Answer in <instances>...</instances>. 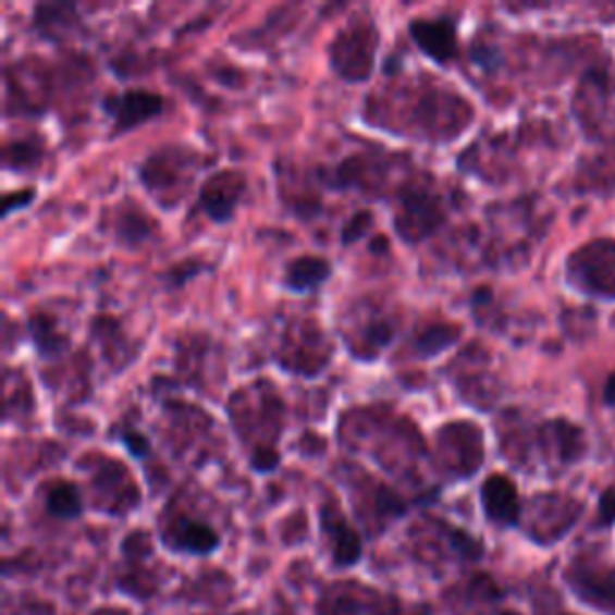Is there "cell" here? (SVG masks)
<instances>
[{
  "label": "cell",
  "instance_id": "18",
  "mask_svg": "<svg viewBox=\"0 0 615 615\" xmlns=\"http://www.w3.org/2000/svg\"><path fill=\"white\" fill-rule=\"evenodd\" d=\"M250 467L258 473H270L276 467H280V452H276L272 445H260L253 450L250 457Z\"/></svg>",
  "mask_w": 615,
  "mask_h": 615
},
{
  "label": "cell",
  "instance_id": "19",
  "mask_svg": "<svg viewBox=\"0 0 615 615\" xmlns=\"http://www.w3.org/2000/svg\"><path fill=\"white\" fill-rule=\"evenodd\" d=\"M373 226V214H370L368 210H361V212H356L349 222L344 224V234H342V241L344 243H356L358 238H361L366 234V229Z\"/></svg>",
  "mask_w": 615,
  "mask_h": 615
},
{
  "label": "cell",
  "instance_id": "16",
  "mask_svg": "<svg viewBox=\"0 0 615 615\" xmlns=\"http://www.w3.org/2000/svg\"><path fill=\"white\" fill-rule=\"evenodd\" d=\"M115 234L125 243V246H137L152 234V222L143 214V210H123L115 222Z\"/></svg>",
  "mask_w": 615,
  "mask_h": 615
},
{
  "label": "cell",
  "instance_id": "5",
  "mask_svg": "<svg viewBox=\"0 0 615 615\" xmlns=\"http://www.w3.org/2000/svg\"><path fill=\"white\" fill-rule=\"evenodd\" d=\"M246 176L236 169L214 171L212 176H207V181L200 185V207L212 222L226 224L231 222V217H234L241 197L246 193Z\"/></svg>",
  "mask_w": 615,
  "mask_h": 615
},
{
  "label": "cell",
  "instance_id": "14",
  "mask_svg": "<svg viewBox=\"0 0 615 615\" xmlns=\"http://www.w3.org/2000/svg\"><path fill=\"white\" fill-rule=\"evenodd\" d=\"M83 495L73 483L58 481L46 493V509L58 519H75L83 515Z\"/></svg>",
  "mask_w": 615,
  "mask_h": 615
},
{
  "label": "cell",
  "instance_id": "20",
  "mask_svg": "<svg viewBox=\"0 0 615 615\" xmlns=\"http://www.w3.org/2000/svg\"><path fill=\"white\" fill-rule=\"evenodd\" d=\"M34 197H37V193H34V188L5 193L3 207H0V212H3V217H10V214L17 212V210H25V207H29V205L34 202Z\"/></svg>",
  "mask_w": 615,
  "mask_h": 615
},
{
  "label": "cell",
  "instance_id": "15",
  "mask_svg": "<svg viewBox=\"0 0 615 615\" xmlns=\"http://www.w3.org/2000/svg\"><path fill=\"white\" fill-rule=\"evenodd\" d=\"M457 340H459V330L455 324H431V328L416 336L414 352L421 358H433L438 354H443L447 346H452Z\"/></svg>",
  "mask_w": 615,
  "mask_h": 615
},
{
  "label": "cell",
  "instance_id": "3",
  "mask_svg": "<svg viewBox=\"0 0 615 615\" xmlns=\"http://www.w3.org/2000/svg\"><path fill=\"white\" fill-rule=\"evenodd\" d=\"M103 111L111 115L113 135H125L133 127H140L147 121L157 119L164 111V99L149 89H127L121 95H109L101 101Z\"/></svg>",
  "mask_w": 615,
  "mask_h": 615
},
{
  "label": "cell",
  "instance_id": "23",
  "mask_svg": "<svg viewBox=\"0 0 615 615\" xmlns=\"http://www.w3.org/2000/svg\"><path fill=\"white\" fill-rule=\"evenodd\" d=\"M603 399H606L608 406H615V373L606 382V392H603Z\"/></svg>",
  "mask_w": 615,
  "mask_h": 615
},
{
  "label": "cell",
  "instance_id": "9",
  "mask_svg": "<svg viewBox=\"0 0 615 615\" xmlns=\"http://www.w3.org/2000/svg\"><path fill=\"white\" fill-rule=\"evenodd\" d=\"M167 543L171 549L195 555H210L219 549V533L205 521L181 517L167 531Z\"/></svg>",
  "mask_w": 615,
  "mask_h": 615
},
{
  "label": "cell",
  "instance_id": "4",
  "mask_svg": "<svg viewBox=\"0 0 615 615\" xmlns=\"http://www.w3.org/2000/svg\"><path fill=\"white\" fill-rule=\"evenodd\" d=\"M443 210L431 193L421 190H406L402 195L399 212L394 214V229L402 241L419 243L426 236H431L443 224Z\"/></svg>",
  "mask_w": 615,
  "mask_h": 615
},
{
  "label": "cell",
  "instance_id": "11",
  "mask_svg": "<svg viewBox=\"0 0 615 615\" xmlns=\"http://www.w3.org/2000/svg\"><path fill=\"white\" fill-rule=\"evenodd\" d=\"M330 276L332 265L328 260L318 258V255H300V258L286 265L282 284L294 294H310L328 282Z\"/></svg>",
  "mask_w": 615,
  "mask_h": 615
},
{
  "label": "cell",
  "instance_id": "6",
  "mask_svg": "<svg viewBox=\"0 0 615 615\" xmlns=\"http://www.w3.org/2000/svg\"><path fill=\"white\" fill-rule=\"evenodd\" d=\"M414 44L438 65H450L457 56V20L443 17H414L409 22Z\"/></svg>",
  "mask_w": 615,
  "mask_h": 615
},
{
  "label": "cell",
  "instance_id": "8",
  "mask_svg": "<svg viewBox=\"0 0 615 615\" xmlns=\"http://www.w3.org/2000/svg\"><path fill=\"white\" fill-rule=\"evenodd\" d=\"M185 161H190V152L179 155L176 147L159 149L140 167V181L152 197L164 195V190H171L173 183H179V171L185 167Z\"/></svg>",
  "mask_w": 615,
  "mask_h": 615
},
{
  "label": "cell",
  "instance_id": "21",
  "mask_svg": "<svg viewBox=\"0 0 615 615\" xmlns=\"http://www.w3.org/2000/svg\"><path fill=\"white\" fill-rule=\"evenodd\" d=\"M121 443L135 459H145L149 455V450H152V447H149V440L140 431L121 433Z\"/></svg>",
  "mask_w": 615,
  "mask_h": 615
},
{
  "label": "cell",
  "instance_id": "22",
  "mask_svg": "<svg viewBox=\"0 0 615 615\" xmlns=\"http://www.w3.org/2000/svg\"><path fill=\"white\" fill-rule=\"evenodd\" d=\"M599 521H601V525H613V521H615V485L603 493V497H601Z\"/></svg>",
  "mask_w": 615,
  "mask_h": 615
},
{
  "label": "cell",
  "instance_id": "12",
  "mask_svg": "<svg viewBox=\"0 0 615 615\" xmlns=\"http://www.w3.org/2000/svg\"><path fill=\"white\" fill-rule=\"evenodd\" d=\"M543 452H555L561 462H575L585 452V438L579 428L567 421H549L539 431Z\"/></svg>",
  "mask_w": 615,
  "mask_h": 615
},
{
  "label": "cell",
  "instance_id": "1",
  "mask_svg": "<svg viewBox=\"0 0 615 615\" xmlns=\"http://www.w3.org/2000/svg\"><path fill=\"white\" fill-rule=\"evenodd\" d=\"M567 280L585 294L615 298V241L599 238L575 250L567 260Z\"/></svg>",
  "mask_w": 615,
  "mask_h": 615
},
{
  "label": "cell",
  "instance_id": "17",
  "mask_svg": "<svg viewBox=\"0 0 615 615\" xmlns=\"http://www.w3.org/2000/svg\"><path fill=\"white\" fill-rule=\"evenodd\" d=\"M41 161V147L32 140H17L5 147V169L27 171Z\"/></svg>",
  "mask_w": 615,
  "mask_h": 615
},
{
  "label": "cell",
  "instance_id": "10",
  "mask_svg": "<svg viewBox=\"0 0 615 615\" xmlns=\"http://www.w3.org/2000/svg\"><path fill=\"white\" fill-rule=\"evenodd\" d=\"M322 527L324 533H328L332 541V558L340 567H352L358 561H361L364 545H361V537H358L356 529L346 521L344 517H340L334 509H322Z\"/></svg>",
  "mask_w": 615,
  "mask_h": 615
},
{
  "label": "cell",
  "instance_id": "2",
  "mask_svg": "<svg viewBox=\"0 0 615 615\" xmlns=\"http://www.w3.org/2000/svg\"><path fill=\"white\" fill-rule=\"evenodd\" d=\"M378 32L370 25L346 27L330 46L332 71L346 83H364L373 73Z\"/></svg>",
  "mask_w": 615,
  "mask_h": 615
},
{
  "label": "cell",
  "instance_id": "7",
  "mask_svg": "<svg viewBox=\"0 0 615 615\" xmlns=\"http://www.w3.org/2000/svg\"><path fill=\"white\" fill-rule=\"evenodd\" d=\"M483 513L497 527H515L519 521V493L517 485L503 473H491L481 485Z\"/></svg>",
  "mask_w": 615,
  "mask_h": 615
},
{
  "label": "cell",
  "instance_id": "13",
  "mask_svg": "<svg viewBox=\"0 0 615 615\" xmlns=\"http://www.w3.org/2000/svg\"><path fill=\"white\" fill-rule=\"evenodd\" d=\"M27 324H29L32 342H34V346H37V354L41 358H53V356L61 354L65 346H67V340H65L61 332H58L53 318L44 316V312H37V316H32Z\"/></svg>",
  "mask_w": 615,
  "mask_h": 615
}]
</instances>
